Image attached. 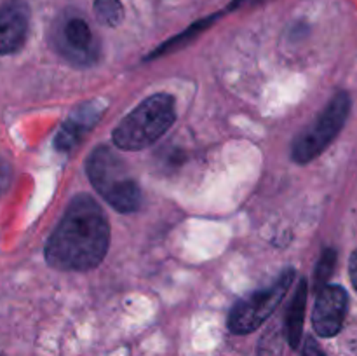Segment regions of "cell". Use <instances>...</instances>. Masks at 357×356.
Masks as SVG:
<instances>
[{
  "instance_id": "1",
  "label": "cell",
  "mask_w": 357,
  "mask_h": 356,
  "mask_svg": "<svg viewBox=\"0 0 357 356\" xmlns=\"http://www.w3.org/2000/svg\"><path fill=\"white\" fill-rule=\"evenodd\" d=\"M110 244V225L91 195L79 194L45 244V260L58 271L84 272L101 264Z\"/></svg>"
},
{
  "instance_id": "2",
  "label": "cell",
  "mask_w": 357,
  "mask_h": 356,
  "mask_svg": "<svg viewBox=\"0 0 357 356\" xmlns=\"http://www.w3.org/2000/svg\"><path fill=\"white\" fill-rule=\"evenodd\" d=\"M176 121V101L157 93L143 100L114 129V143L122 150H143L169 131Z\"/></svg>"
},
{
  "instance_id": "3",
  "label": "cell",
  "mask_w": 357,
  "mask_h": 356,
  "mask_svg": "<svg viewBox=\"0 0 357 356\" xmlns=\"http://www.w3.org/2000/svg\"><path fill=\"white\" fill-rule=\"evenodd\" d=\"M86 173L93 187L114 209L132 213L142 205V191L126 161L114 150L100 145L86 161Z\"/></svg>"
},
{
  "instance_id": "4",
  "label": "cell",
  "mask_w": 357,
  "mask_h": 356,
  "mask_svg": "<svg viewBox=\"0 0 357 356\" xmlns=\"http://www.w3.org/2000/svg\"><path fill=\"white\" fill-rule=\"evenodd\" d=\"M349 114L351 96L340 91L331 98L319 117L296 136L291 145V159L298 164H307L321 156L342 131Z\"/></svg>"
},
{
  "instance_id": "5",
  "label": "cell",
  "mask_w": 357,
  "mask_h": 356,
  "mask_svg": "<svg viewBox=\"0 0 357 356\" xmlns=\"http://www.w3.org/2000/svg\"><path fill=\"white\" fill-rule=\"evenodd\" d=\"M293 279H295V269H286L271 286L257 290L239 300L229 314V330L239 335L257 330L264 321H267V318H271L275 307L284 299Z\"/></svg>"
},
{
  "instance_id": "6",
  "label": "cell",
  "mask_w": 357,
  "mask_h": 356,
  "mask_svg": "<svg viewBox=\"0 0 357 356\" xmlns=\"http://www.w3.org/2000/svg\"><path fill=\"white\" fill-rule=\"evenodd\" d=\"M54 47L77 66L94 65L100 58V42L87 21L80 16L65 17L56 27Z\"/></svg>"
},
{
  "instance_id": "7",
  "label": "cell",
  "mask_w": 357,
  "mask_h": 356,
  "mask_svg": "<svg viewBox=\"0 0 357 356\" xmlns=\"http://www.w3.org/2000/svg\"><path fill=\"white\" fill-rule=\"evenodd\" d=\"M349 309V295L342 286L326 285L319 290L312 313L314 330L321 337H333L344 327Z\"/></svg>"
},
{
  "instance_id": "8",
  "label": "cell",
  "mask_w": 357,
  "mask_h": 356,
  "mask_svg": "<svg viewBox=\"0 0 357 356\" xmlns=\"http://www.w3.org/2000/svg\"><path fill=\"white\" fill-rule=\"evenodd\" d=\"M105 110H107V101L105 100H91L79 105L70 114V117L63 122L61 129L56 135V149L61 150V152H70L84 138V135H87L96 126Z\"/></svg>"
},
{
  "instance_id": "9",
  "label": "cell",
  "mask_w": 357,
  "mask_h": 356,
  "mask_svg": "<svg viewBox=\"0 0 357 356\" xmlns=\"http://www.w3.org/2000/svg\"><path fill=\"white\" fill-rule=\"evenodd\" d=\"M30 9L23 0H7L0 7V54H14L24 45Z\"/></svg>"
},
{
  "instance_id": "10",
  "label": "cell",
  "mask_w": 357,
  "mask_h": 356,
  "mask_svg": "<svg viewBox=\"0 0 357 356\" xmlns=\"http://www.w3.org/2000/svg\"><path fill=\"white\" fill-rule=\"evenodd\" d=\"M307 293H309V283H307V279H302L296 286L295 295L289 304L288 316H286V339L293 349L298 348L300 342H302Z\"/></svg>"
},
{
  "instance_id": "11",
  "label": "cell",
  "mask_w": 357,
  "mask_h": 356,
  "mask_svg": "<svg viewBox=\"0 0 357 356\" xmlns=\"http://www.w3.org/2000/svg\"><path fill=\"white\" fill-rule=\"evenodd\" d=\"M222 16V14H213V16H208V17H204V20H201V21H197V23H194L192 24V27H188L187 30L183 31V34H180V35H176V37H173L171 38V40H167L166 44H162L160 45V47H157L155 51L152 52V54H149L146 56L145 59H153V58H159V56H162V54H167V52H173L174 49H180V47H183V45H187L188 42L190 40H194L195 37H197V35H201L202 31L206 30V28H209L211 27L213 23H215L216 20H218V17Z\"/></svg>"
},
{
  "instance_id": "12",
  "label": "cell",
  "mask_w": 357,
  "mask_h": 356,
  "mask_svg": "<svg viewBox=\"0 0 357 356\" xmlns=\"http://www.w3.org/2000/svg\"><path fill=\"white\" fill-rule=\"evenodd\" d=\"M94 14L105 27H117L124 17V7L121 0H94Z\"/></svg>"
},
{
  "instance_id": "13",
  "label": "cell",
  "mask_w": 357,
  "mask_h": 356,
  "mask_svg": "<svg viewBox=\"0 0 357 356\" xmlns=\"http://www.w3.org/2000/svg\"><path fill=\"white\" fill-rule=\"evenodd\" d=\"M335 265H337V251H335L333 248H326V250L321 253L319 262H317L316 265V276H314V279H316L317 292H319L323 286H326L328 279L333 274Z\"/></svg>"
},
{
  "instance_id": "14",
  "label": "cell",
  "mask_w": 357,
  "mask_h": 356,
  "mask_svg": "<svg viewBox=\"0 0 357 356\" xmlns=\"http://www.w3.org/2000/svg\"><path fill=\"white\" fill-rule=\"evenodd\" d=\"M281 339L278 330H268L264 341H260V356H281Z\"/></svg>"
},
{
  "instance_id": "15",
  "label": "cell",
  "mask_w": 357,
  "mask_h": 356,
  "mask_svg": "<svg viewBox=\"0 0 357 356\" xmlns=\"http://www.w3.org/2000/svg\"><path fill=\"white\" fill-rule=\"evenodd\" d=\"M302 356H326V355H324L323 349L319 348V344H317L312 337H309L305 341V344H303Z\"/></svg>"
},
{
  "instance_id": "16",
  "label": "cell",
  "mask_w": 357,
  "mask_h": 356,
  "mask_svg": "<svg viewBox=\"0 0 357 356\" xmlns=\"http://www.w3.org/2000/svg\"><path fill=\"white\" fill-rule=\"evenodd\" d=\"M10 181V168L3 159H0V192L6 191Z\"/></svg>"
},
{
  "instance_id": "17",
  "label": "cell",
  "mask_w": 357,
  "mask_h": 356,
  "mask_svg": "<svg viewBox=\"0 0 357 356\" xmlns=\"http://www.w3.org/2000/svg\"><path fill=\"white\" fill-rule=\"evenodd\" d=\"M349 272H351L352 285H354V288L357 290V248L354 250V253L351 255V264H349Z\"/></svg>"
}]
</instances>
